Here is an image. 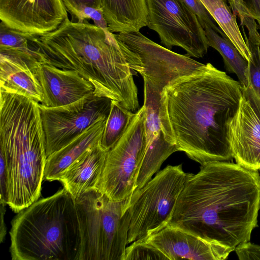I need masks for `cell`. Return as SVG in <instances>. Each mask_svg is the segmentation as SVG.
Instances as JSON below:
<instances>
[{
    "label": "cell",
    "mask_w": 260,
    "mask_h": 260,
    "mask_svg": "<svg viewBox=\"0 0 260 260\" xmlns=\"http://www.w3.org/2000/svg\"><path fill=\"white\" fill-rule=\"evenodd\" d=\"M241 83L210 63L171 81L161 93L166 140L203 165L233 158L229 124L243 94Z\"/></svg>",
    "instance_id": "6da1fadb"
},
{
    "label": "cell",
    "mask_w": 260,
    "mask_h": 260,
    "mask_svg": "<svg viewBox=\"0 0 260 260\" xmlns=\"http://www.w3.org/2000/svg\"><path fill=\"white\" fill-rule=\"evenodd\" d=\"M229 161L208 162L191 174L168 224L234 251L258 226L260 175Z\"/></svg>",
    "instance_id": "7a4b0ae2"
},
{
    "label": "cell",
    "mask_w": 260,
    "mask_h": 260,
    "mask_svg": "<svg viewBox=\"0 0 260 260\" xmlns=\"http://www.w3.org/2000/svg\"><path fill=\"white\" fill-rule=\"evenodd\" d=\"M37 42L43 63L75 70L92 83L96 95L132 112L139 110L137 75L128 67L122 42L110 30L68 18L54 31L37 36Z\"/></svg>",
    "instance_id": "3957f363"
},
{
    "label": "cell",
    "mask_w": 260,
    "mask_h": 260,
    "mask_svg": "<svg viewBox=\"0 0 260 260\" xmlns=\"http://www.w3.org/2000/svg\"><path fill=\"white\" fill-rule=\"evenodd\" d=\"M0 148L7 166V205L18 213L39 199L44 180L47 157L38 103L1 93Z\"/></svg>",
    "instance_id": "277c9868"
},
{
    "label": "cell",
    "mask_w": 260,
    "mask_h": 260,
    "mask_svg": "<svg viewBox=\"0 0 260 260\" xmlns=\"http://www.w3.org/2000/svg\"><path fill=\"white\" fill-rule=\"evenodd\" d=\"M13 260H79L81 235L75 200L64 188L38 200L12 221Z\"/></svg>",
    "instance_id": "5b68a950"
},
{
    "label": "cell",
    "mask_w": 260,
    "mask_h": 260,
    "mask_svg": "<svg viewBox=\"0 0 260 260\" xmlns=\"http://www.w3.org/2000/svg\"><path fill=\"white\" fill-rule=\"evenodd\" d=\"M74 200L81 239L79 260H124L130 196L113 201L93 189Z\"/></svg>",
    "instance_id": "8992f818"
},
{
    "label": "cell",
    "mask_w": 260,
    "mask_h": 260,
    "mask_svg": "<svg viewBox=\"0 0 260 260\" xmlns=\"http://www.w3.org/2000/svg\"><path fill=\"white\" fill-rule=\"evenodd\" d=\"M191 173L182 164L168 165L130 196L128 244L145 239L165 228Z\"/></svg>",
    "instance_id": "52a82bcc"
},
{
    "label": "cell",
    "mask_w": 260,
    "mask_h": 260,
    "mask_svg": "<svg viewBox=\"0 0 260 260\" xmlns=\"http://www.w3.org/2000/svg\"><path fill=\"white\" fill-rule=\"evenodd\" d=\"M145 115L143 105L108 152L98 189L111 201L124 200L136 189L146 148Z\"/></svg>",
    "instance_id": "ba28073f"
},
{
    "label": "cell",
    "mask_w": 260,
    "mask_h": 260,
    "mask_svg": "<svg viewBox=\"0 0 260 260\" xmlns=\"http://www.w3.org/2000/svg\"><path fill=\"white\" fill-rule=\"evenodd\" d=\"M147 25L171 50L183 49L189 57H203L209 47L204 28L183 0H146Z\"/></svg>",
    "instance_id": "9c48e42d"
},
{
    "label": "cell",
    "mask_w": 260,
    "mask_h": 260,
    "mask_svg": "<svg viewBox=\"0 0 260 260\" xmlns=\"http://www.w3.org/2000/svg\"><path fill=\"white\" fill-rule=\"evenodd\" d=\"M111 101L92 94L61 107L39 104L47 157L68 145L92 124L107 118Z\"/></svg>",
    "instance_id": "30bf717a"
},
{
    "label": "cell",
    "mask_w": 260,
    "mask_h": 260,
    "mask_svg": "<svg viewBox=\"0 0 260 260\" xmlns=\"http://www.w3.org/2000/svg\"><path fill=\"white\" fill-rule=\"evenodd\" d=\"M143 80L146 148L136 189L144 186L159 171L165 160L178 151L166 140L160 120L161 93L167 84L161 80Z\"/></svg>",
    "instance_id": "8fae6325"
},
{
    "label": "cell",
    "mask_w": 260,
    "mask_h": 260,
    "mask_svg": "<svg viewBox=\"0 0 260 260\" xmlns=\"http://www.w3.org/2000/svg\"><path fill=\"white\" fill-rule=\"evenodd\" d=\"M228 135L236 163L260 170V96L249 82L243 87L238 111L229 124Z\"/></svg>",
    "instance_id": "7c38bea8"
},
{
    "label": "cell",
    "mask_w": 260,
    "mask_h": 260,
    "mask_svg": "<svg viewBox=\"0 0 260 260\" xmlns=\"http://www.w3.org/2000/svg\"><path fill=\"white\" fill-rule=\"evenodd\" d=\"M68 19L62 0H0V19L8 27L36 36L57 29Z\"/></svg>",
    "instance_id": "4fadbf2b"
},
{
    "label": "cell",
    "mask_w": 260,
    "mask_h": 260,
    "mask_svg": "<svg viewBox=\"0 0 260 260\" xmlns=\"http://www.w3.org/2000/svg\"><path fill=\"white\" fill-rule=\"evenodd\" d=\"M144 240L160 251L167 259L223 260L233 251L169 224Z\"/></svg>",
    "instance_id": "5bb4252c"
},
{
    "label": "cell",
    "mask_w": 260,
    "mask_h": 260,
    "mask_svg": "<svg viewBox=\"0 0 260 260\" xmlns=\"http://www.w3.org/2000/svg\"><path fill=\"white\" fill-rule=\"evenodd\" d=\"M37 75L43 92L44 100L41 104L45 106L61 107L94 94L92 83L75 70L40 63Z\"/></svg>",
    "instance_id": "9a60e30c"
},
{
    "label": "cell",
    "mask_w": 260,
    "mask_h": 260,
    "mask_svg": "<svg viewBox=\"0 0 260 260\" xmlns=\"http://www.w3.org/2000/svg\"><path fill=\"white\" fill-rule=\"evenodd\" d=\"M108 152L100 142L86 151L60 174L58 181L74 199L91 189H98Z\"/></svg>",
    "instance_id": "2e32d148"
},
{
    "label": "cell",
    "mask_w": 260,
    "mask_h": 260,
    "mask_svg": "<svg viewBox=\"0 0 260 260\" xmlns=\"http://www.w3.org/2000/svg\"><path fill=\"white\" fill-rule=\"evenodd\" d=\"M38 65L18 57L0 54L1 90L22 95L42 104L44 96L37 75Z\"/></svg>",
    "instance_id": "e0dca14e"
},
{
    "label": "cell",
    "mask_w": 260,
    "mask_h": 260,
    "mask_svg": "<svg viewBox=\"0 0 260 260\" xmlns=\"http://www.w3.org/2000/svg\"><path fill=\"white\" fill-rule=\"evenodd\" d=\"M107 118L90 126L68 145L47 157L44 179L58 180L60 174L88 149L101 142Z\"/></svg>",
    "instance_id": "ac0fdd59"
},
{
    "label": "cell",
    "mask_w": 260,
    "mask_h": 260,
    "mask_svg": "<svg viewBox=\"0 0 260 260\" xmlns=\"http://www.w3.org/2000/svg\"><path fill=\"white\" fill-rule=\"evenodd\" d=\"M101 6L112 32H138L147 25L146 0H101Z\"/></svg>",
    "instance_id": "d6986e66"
},
{
    "label": "cell",
    "mask_w": 260,
    "mask_h": 260,
    "mask_svg": "<svg viewBox=\"0 0 260 260\" xmlns=\"http://www.w3.org/2000/svg\"><path fill=\"white\" fill-rule=\"evenodd\" d=\"M37 36L10 28L1 21L0 54L18 57L38 65L44 62Z\"/></svg>",
    "instance_id": "ffe728a7"
},
{
    "label": "cell",
    "mask_w": 260,
    "mask_h": 260,
    "mask_svg": "<svg viewBox=\"0 0 260 260\" xmlns=\"http://www.w3.org/2000/svg\"><path fill=\"white\" fill-rule=\"evenodd\" d=\"M219 28L248 62L252 55L238 25L236 16L225 0H201Z\"/></svg>",
    "instance_id": "44dd1931"
},
{
    "label": "cell",
    "mask_w": 260,
    "mask_h": 260,
    "mask_svg": "<svg viewBox=\"0 0 260 260\" xmlns=\"http://www.w3.org/2000/svg\"><path fill=\"white\" fill-rule=\"evenodd\" d=\"M209 47L216 50L223 58L225 69L237 76L243 87L249 84L248 62L226 38L220 36L210 27H204Z\"/></svg>",
    "instance_id": "7402d4cb"
},
{
    "label": "cell",
    "mask_w": 260,
    "mask_h": 260,
    "mask_svg": "<svg viewBox=\"0 0 260 260\" xmlns=\"http://www.w3.org/2000/svg\"><path fill=\"white\" fill-rule=\"evenodd\" d=\"M134 113L123 107L116 100H111L110 109L101 140L102 146L110 150L126 130Z\"/></svg>",
    "instance_id": "603a6c76"
},
{
    "label": "cell",
    "mask_w": 260,
    "mask_h": 260,
    "mask_svg": "<svg viewBox=\"0 0 260 260\" xmlns=\"http://www.w3.org/2000/svg\"><path fill=\"white\" fill-rule=\"evenodd\" d=\"M233 13L238 16L242 26L254 36L260 30V0H228Z\"/></svg>",
    "instance_id": "cb8c5ba5"
},
{
    "label": "cell",
    "mask_w": 260,
    "mask_h": 260,
    "mask_svg": "<svg viewBox=\"0 0 260 260\" xmlns=\"http://www.w3.org/2000/svg\"><path fill=\"white\" fill-rule=\"evenodd\" d=\"M167 259L157 248L145 240L133 242L126 247L124 260Z\"/></svg>",
    "instance_id": "d4e9b609"
},
{
    "label": "cell",
    "mask_w": 260,
    "mask_h": 260,
    "mask_svg": "<svg viewBox=\"0 0 260 260\" xmlns=\"http://www.w3.org/2000/svg\"><path fill=\"white\" fill-rule=\"evenodd\" d=\"M188 7L198 18L203 27L207 25L223 37L226 38L222 31L214 23V20L201 0H183Z\"/></svg>",
    "instance_id": "484cf974"
},
{
    "label": "cell",
    "mask_w": 260,
    "mask_h": 260,
    "mask_svg": "<svg viewBox=\"0 0 260 260\" xmlns=\"http://www.w3.org/2000/svg\"><path fill=\"white\" fill-rule=\"evenodd\" d=\"M64 6L72 17L79 20L84 9L86 7L101 10V0H62Z\"/></svg>",
    "instance_id": "4316f807"
},
{
    "label": "cell",
    "mask_w": 260,
    "mask_h": 260,
    "mask_svg": "<svg viewBox=\"0 0 260 260\" xmlns=\"http://www.w3.org/2000/svg\"><path fill=\"white\" fill-rule=\"evenodd\" d=\"M234 250L240 260H260V245L249 241L239 244Z\"/></svg>",
    "instance_id": "83f0119b"
},
{
    "label": "cell",
    "mask_w": 260,
    "mask_h": 260,
    "mask_svg": "<svg viewBox=\"0 0 260 260\" xmlns=\"http://www.w3.org/2000/svg\"><path fill=\"white\" fill-rule=\"evenodd\" d=\"M91 19L94 24L104 30H110L107 22L104 16L102 10L86 7L83 11L79 20L77 22H83L86 19Z\"/></svg>",
    "instance_id": "f1b7e54d"
},
{
    "label": "cell",
    "mask_w": 260,
    "mask_h": 260,
    "mask_svg": "<svg viewBox=\"0 0 260 260\" xmlns=\"http://www.w3.org/2000/svg\"><path fill=\"white\" fill-rule=\"evenodd\" d=\"M1 205V226H0V241L2 243L6 235V228L4 221V215L6 212V204L0 202Z\"/></svg>",
    "instance_id": "f546056e"
},
{
    "label": "cell",
    "mask_w": 260,
    "mask_h": 260,
    "mask_svg": "<svg viewBox=\"0 0 260 260\" xmlns=\"http://www.w3.org/2000/svg\"><path fill=\"white\" fill-rule=\"evenodd\" d=\"M225 1H226V0H225Z\"/></svg>",
    "instance_id": "4dcf8cb0"
}]
</instances>
